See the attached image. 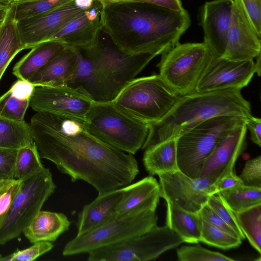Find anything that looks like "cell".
<instances>
[{
    "label": "cell",
    "instance_id": "1",
    "mask_svg": "<svg viewBox=\"0 0 261 261\" xmlns=\"http://www.w3.org/2000/svg\"><path fill=\"white\" fill-rule=\"evenodd\" d=\"M29 124L40 158L53 162L72 182H87L99 195L132 184L139 172L133 154L93 136L84 120L37 112Z\"/></svg>",
    "mask_w": 261,
    "mask_h": 261
},
{
    "label": "cell",
    "instance_id": "2",
    "mask_svg": "<svg viewBox=\"0 0 261 261\" xmlns=\"http://www.w3.org/2000/svg\"><path fill=\"white\" fill-rule=\"evenodd\" d=\"M102 31L120 51L155 56L179 43L191 20L188 11H175L145 2H114L102 6Z\"/></svg>",
    "mask_w": 261,
    "mask_h": 261
},
{
    "label": "cell",
    "instance_id": "3",
    "mask_svg": "<svg viewBox=\"0 0 261 261\" xmlns=\"http://www.w3.org/2000/svg\"><path fill=\"white\" fill-rule=\"evenodd\" d=\"M240 89L228 88L212 91H193L180 96L169 113L151 125L149 137L142 149L176 137L209 119L221 116L248 118L252 116L250 102Z\"/></svg>",
    "mask_w": 261,
    "mask_h": 261
},
{
    "label": "cell",
    "instance_id": "4",
    "mask_svg": "<svg viewBox=\"0 0 261 261\" xmlns=\"http://www.w3.org/2000/svg\"><path fill=\"white\" fill-rule=\"evenodd\" d=\"M88 131L102 142L135 154L146 142L151 125L117 108L112 102H95L87 114Z\"/></svg>",
    "mask_w": 261,
    "mask_h": 261
},
{
    "label": "cell",
    "instance_id": "5",
    "mask_svg": "<svg viewBox=\"0 0 261 261\" xmlns=\"http://www.w3.org/2000/svg\"><path fill=\"white\" fill-rule=\"evenodd\" d=\"M179 96L155 74L131 81L112 102L128 115L152 125L169 113Z\"/></svg>",
    "mask_w": 261,
    "mask_h": 261
},
{
    "label": "cell",
    "instance_id": "6",
    "mask_svg": "<svg viewBox=\"0 0 261 261\" xmlns=\"http://www.w3.org/2000/svg\"><path fill=\"white\" fill-rule=\"evenodd\" d=\"M85 51L95 66L99 102L113 101L121 90L156 57L150 54H125L116 47L111 41L100 40L96 47Z\"/></svg>",
    "mask_w": 261,
    "mask_h": 261
},
{
    "label": "cell",
    "instance_id": "7",
    "mask_svg": "<svg viewBox=\"0 0 261 261\" xmlns=\"http://www.w3.org/2000/svg\"><path fill=\"white\" fill-rule=\"evenodd\" d=\"M247 118L221 116L206 120L177 136L179 170L192 178L199 177L203 164L222 134Z\"/></svg>",
    "mask_w": 261,
    "mask_h": 261
},
{
    "label": "cell",
    "instance_id": "8",
    "mask_svg": "<svg viewBox=\"0 0 261 261\" xmlns=\"http://www.w3.org/2000/svg\"><path fill=\"white\" fill-rule=\"evenodd\" d=\"M56 188L51 173L46 168L21 180L0 228V245L5 244L23 232Z\"/></svg>",
    "mask_w": 261,
    "mask_h": 261
},
{
    "label": "cell",
    "instance_id": "9",
    "mask_svg": "<svg viewBox=\"0 0 261 261\" xmlns=\"http://www.w3.org/2000/svg\"><path fill=\"white\" fill-rule=\"evenodd\" d=\"M184 243L167 225H157L146 232L94 249L89 261H148Z\"/></svg>",
    "mask_w": 261,
    "mask_h": 261
},
{
    "label": "cell",
    "instance_id": "10",
    "mask_svg": "<svg viewBox=\"0 0 261 261\" xmlns=\"http://www.w3.org/2000/svg\"><path fill=\"white\" fill-rule=\"evenodd\" d=\"M161 55L159 74L179 96L195 90L211 56L203 42L178 43Z\"/></svg>",
    "mask_w": 261,
    "mask_h": 261
},
{
    "label": "cell",
    "instance_id": "11",
    "mask_svg": "<svg viewBox=\"0 0 261 261\" xmlns=\"http://www.w3.org/2000/svg\"><path fill=\"white\" fill-rule=\"evenodd\" d=\"M155 211L115 218L68 242L63 255L70 256L88 253L96 248L111 245L130 237L144 233L157 225Z\"/></svg>",
    "mask_w": 261,
    "mask_h": 261
},
{
    "label": "cell",
    "instance_id": "12",
    "mask_svg": "<svg viewBox=\"0 0 261 261\" xmlns=\"http://www.w3.org/2000/svg\"><path fill=\"white\" fill-rule=\"evenodd\" d=\"M94 102L82 90L67 85L36 86L30 100V106L36 112L85 120Z\"/></svg>",
    "mask_w": 261,
    "mask_h": 261
},
{
    "label": "cell",
    "instance_id": "13",
    "mask_svg": "<svg viewBox=\"0 0 261 261\" xmlns=\"http://www.w3.org/2000/svg\"><path fill=\"white\" fill-rule=\"evenodd\" d=\"M158 175L160 197L187 211L198 213L212 195L214 184L207 178H192L180 170Z\"/></svg>",
    "mask_w": 261,
    "mask_h": 261
},
{
    "label": "cell",
    "instance_id": "14",
    "mask_svg": "<svg viewBox=\"0 0 261 261\" xmlns=\"http://www.w3.org/2000/svg\"><path fill=\"white\" fill-rule=\"evenodd\" d=\"M256 73L253 60L233 61L211 55L194 91L202 92L246 87Z\"/></svg>",
    "mask_w": 261,
    "mask_h": 261
},
{
    "label": "cell",
    "instance_id": "15",
    "mask_svg": "<svg viewBox=\"0 0 261 261\" xmlns=\"http://www.w3.org/2000/svg\"><path fill=\"white\" fill-rule=\"evenodd\" d=\"M84 10L73 0L48 12L17 22L24 49L49 41Z\"/></svg>",
    "mask_w": 261,
    "mask_h": 261
},
{
    "label": "cell",
    "instance_id": "16",
    "mask_svg": "<svg viewBox=\"0 0 261 261\" xmlns=\"http://www.w3.org/2000/svg\"><path fill=\"white\" fill-rule=\"evenodd\" d=\"M247 129L244 121L226 130L204 161L199 177L207 178L214 184L233 170L237 159L246 146Z\"/></svg>",
    "mask_w": 261,
    "mask_h": 261
},
{
    "label": "cell",
    "instance_id": "17",
    "mask_svg": "<svg viewBox=\"0 0 261 261\" xmlns=\"http://www.w3.org/2000/svg\"><path fill=\"white\" fill-rule=\"evenodd\" d=\"M261 55V35L238 0H233L232 16L223 58L233 61L251 60Z\"/></svg>",
    "mask_w": 261,
    "mask_h": 261
},
{
    "label": "cell",
    "instance_id": "18",
    "mask_svg": "<svg viewBox=\"0 0 261 261\" xmlns=\"http://www.w3.org/2000/svg\"><path fill=\"white\" fill-rule=\"evenodd\" d=\"M233 0L206 2L199 9L198 20L203 32V43L211 55L222 57L225 51Z\"/></svg>",
    "mask_w": 261,
    "mask_h": 261
},
{
    "label": "cell",
    "instance_id": "19",
    "mask_svg": "<svg viewBox=\"0 0 261 261\" xmlns=\"http://www.w3.org/2000/svg\"><path fill=\"white\" fill-rule=\"evenodd\" d=\"M101 8L99 1L95 0L92 6L83 10L49 40L83 51L95 48L100 40Z\"/></svg>",
    "mask_w": 261,
    "mask_h": 261
},
{
    "label": "cell",
    "instance_id": "20",
    "mask_svg": "<svg viewBox=\"0 0 261 261\" xmlns=\"http://www.w3.org/2000/svg\"><path fill=\"white\" fill-rule=\"evenodd\" d=\"M124 194L116 210V218L155 211L159 202V183L152 176L123 187Z\"/></svg>",
    "mask_w": 261,
    "mask_h": 261
},
{
    "label": "cell",
    "instance_id": "21",
    "mask_svg": "<svg viewBox=\"0 0 261 261\" xmlns=\"http://www.w3.org/2000/svg\"><path fill=\"white\" fill-rule=\"evenodd\" d=\"M124 194L123 187L98 196L78 214L77 235L86 233L116 217V210Z\"/></svg>",
    "mask_w": 261,
    "mask_h": 261
},
{
    "label": "cell",
    "instance_id": "22",
    "mask_svg": "<svg viewBox=\"0 0 261 261\" xmlns=\"http://www.w3.org/2000/svg\"><path fill=\"white\" fill-rule=\"evenodd\" d=\"M77 65L76 48L66 46L28 81L35 86L67 85L73 77Z\"/></svg>",
    "mask_w": 261,
    "mask_h": 261
},
{
    "label": "cell",
    "instance_id": "23",
    "mask_svg": "<svg viewBox=\"0 0 261 261\" xmlns=\"http://www.w3.org/2000/svg\"><path fill=\"white\" fill-rule=\"evenodd\" d=\"M70 222L61 213L40 211L23 231L29 241L54 242L69 229Z\"/></svg>",
    "mask_w": 261,
    "mask_h": 261
},
{
    "label": "cell",
    "instance_id": "24",
    "mask_svg": "<svg viewBox=\"0 0 261 261\" xmlns=\"http://www.w3.org/2000/svg\"><path fill=\"white\" fill-rule=\"evenodd\" d=\"M66 46L59 42L53 40L37 44L16 63L12 70L13 74L18 80L28 81Z\"/></svg>",
    "mask_w": 261,
    "mask_h": 261
},
{
    "label": "cell",
    "instance_id": "25",
    "mask_svg": "<svg viewBox=\"0 0 261 261\" xmlns=\"http://www.w3.org/2000/svg\"><path fill=\"white\" fill-rule=\"evenodd\" d=\"M177 137L151 145L145 149L143 163L151 176L179 170L177 162Z\"/></svg>",
    "mask_w": 261,
    "mask_h": 261
},
{
    "label": "cell",
    "instance_id": "26",
    "mask_svg": "<svg viewBox=\"0 0 261 261\" xmlns=\"http://www.w3.org/2000/svg\"><path fill=\"white\" fill-rule=\"evenodd\" d=\"M166 201V225L184 241L196 244L200 242L201 218L198 213L185 210L169 201Z\"/></svg>",
    "mask_w": 261,
    "mask_h": 261
},
{
    "label": "cell",
    "instance_id": "27",
    "mask_svg": "<svg viewBox=\"0 0 261 261\" xmlns=\"http://www.w3.org/2000/svg\"><path fill=\"white\" fill-rule=\"evenodd\" d=\"M23 49H24L11 5L0 28V80L11 61Z\"/></svg>",
    "mask_w": 261,
    "mask_h": 261
},
{
    "label": "cell",
    "instance_id": "28",
    "mask_svg": "<svg viewBox=\"0 0 261 261\" xmlns=\"http://www.w3.org/2000/svg\"><path fill=\"white\" fill-rule=\"evenodd\" d=\"M30 124L0 117V148L17 149L33 143Z\"/></svg>",
    "mask_w": 261,
    "mask_h": 261
},
{
    "label": "cell",
    "instance_id": "29",
    "mask_svg": "<svg viewBox=\"0 0 261 261\" xmlns=\"http://www.w3.org/2000/svg\"><path fill=\"white\" fill-rule=\"evenodd\" d=\"M217 194L234 213L261 203V188L256 187L243 185Z\"/></svg>",
    "mask_w": 261,
    "mask_h": 261
},
{
    "label": "cell",
    "instance_id": "30",
    "mask_svg": "<svg viewBox=\"0 0 261 261\" xmlns=\"http://www.w3.org/2000/svg\"><path fill=\"white\" fill-rule=\"evenodd\" d=\"M239 225L251 245L261 253V203L234 213Z\"/></svg>",
    "mask_w": 261,
    "mask_h": 261
},
{
    "label": "cell",
    "instance_id": "31",
    "mask_svg": "<svg viewBox=\"0 0 261 261\" xmlns=\"http://www.w3.org/2000/svg\"><path fill=\"white\" fill-rule=\"evenodd\" d=\"M35 143L18 149L15 164V178L22 180L42 170V165Z\"/></svg>",
    "mask_w": 261,
    "mask_h": 261
},
{
    "label": "cell",
    "instance_id": "32",
    "mask_svg": "<svg viewBox=\"0 0 261 261\" xmlns=\"http://www.w3.org/2000/svg\"><path fill=\"white\" fill-rule=\"evenodd\" d=\"M73 0H27L12 4L16 22L45 13L68 4Z\"/></svg>",
    "mask_w": 261,
    "mask_h": 261
},
{
    "label": "cell",
    "instance_id": "33",
    "mask_svg": "<svg viewBox=\"0 0 261 261\" xmlns=\"http://www.w3.org/2000/svg\"><path fill=\"white\" fill-rule=\"evenodd\" d=\"M200 241L224 250L238 247L242 243L240 238L212 225L201 218Z\"/></svg>",
    "mask_w": 261,
    "mask_h": 261
},
{
    "label": "cell",
    "instance_id": "34",
    "mask_svg": "<svg viewBox=\"0 0 261 261\" xmlns=\"http://www.w3.org/2000/svg\"><path fill=\"white\" fill-rule=\"evenodd\" d=\"M30 100L16 97L9 90L0 96V117L16 121H24Z\"/></svg>",
    "mask_w": 261,
    "mask_h": 261
},
{
    "label": "cell",
    "instance_id": "35",
    "mask_svg": "<svg viewBox=\"0 0 261 261\" xmlns=\"http://www.w3.org/2000/svg\"><path fill=\"white\" fill-rule=\"evenodd\" d=\"M179 261H233L236 259L218 252L202 247L200 245L182 246L176 251Z\"/></svg>",
    "mask_w": 261,
    "mask_h": 261
},
{
    "label": "cell",
    "instance_id": "36",
    "mask_svg": "<svg viewBox=\"0 0 261 261\" xmlns=\"http://www.w3.org/2000/svg\"><path fill=\"white\" fill-rule=\"evenodd\" d=\"M54 245L50 242L41 241L34 243L31 247L19 250L5 256L0 255V261H31L49 251Z\"/></svg>",
    "mask_w": 261,
    "mask_h": 261
},
{
    "label": "cell",
    "instance_id": "37",
    "mask_svg": "<svg viewBox=\"0 0 261 261\" xmlns=\"http://www.w3.org/2000/svg\"><path fill=\"white\" fill-rule=\"evenodd\" d=\"M207 203L216 213L237 233L238 237L242 240L245 238L243 233L234 213L226 205L222 199L217 194L208 197Z\"/></svg>",
    "mask_w": 261,
    "mask_h": 261
},
{
    "label": "cell",
    "instance_id": "38",
    "mask_svg": "<svg viewBox=\"0 0 261 261\" xmlns=\"http://www.w3.org/2000/svg\"><path fill=\"white\" fill-rule=\"evenodd\" d=\"M21 180L14 178L5 181L0 187V228L18 191Z\"/></svg>",
    "mask_w": 261,
    "mask_h": 261
},
{
    "label": "cell",
    "instance_id": "39",
    "mask_svg": "<svg viewBox=\"0 0 261 261\" xmlns=\"http://www.w3.org/2000/svg\"><path fill=\"white\" fill-rule=\"evenodd\" d=\"M239 177L245 186L261 188V156L247 161Z\"/></svg>",
    "mask_w": 261,
    "mask_h": 261
},
{
    "label": "cell",
    "instance_id": "40",
    "mask_svg": "<svg viewBox=\"0 0 261 261\" xmlns=\"http://www.w3.org/2000/svg\"><path fill=\"white\" fill-rule=\"evenodd\" d=\"M18 149L0 148V181L15 178V164Z\"/></svg>",
    "mask_w": 261,
    "mask_h": 261
},
{
    "label": "cell",
    "instance_id": "41",
    "mask_svg": "<svg viewBox=\"0 0 261 261\" xmlns=\"http://www.w3.org/2000/svg\"><path fill=\"white\" fill-rule=\"evenodd\" d=\"M198 213L202 219L212 225L234 236L239 237L236 231L229 226L207 202L202 206Z\"/></svg>",
    "mask_w": 261,
    "mask_h": 261
},
{
    "label": "cell",
    "instance_id": "42",
    "mask_svg": "<svg viewBox=\"0 0 261 261\" xmlns=\"http://www.w3.org/2000/svg\"><path fill=\"white\" fill-rule=\"evenodd\" d=\"M257 32L261 35V0H238Z\"/></svg>",
    "mask_w": 261,
    "mask_h": 261
},
{
    "label": "cell",
    "instance_id": "43",
    "mask_svg": "<svg viewBox=\"0 0 261 261\" xmlns=\"http://www.w3.org/2000/svg\"><path fill=\"white\" fill-rule=\"evenodd\" d=\"M244 185L240 177L237 176L234 170L220 177L212 186V195L220 192L233 190Z\"/></svg>",
    "mask_w": 261,
    "mask_h": 261
},
{
    "label": "cell",
    "instance_id": "44",
    "mask_svg": "<svg viewBox=\"0 0 261 261\" xmlns=\"http://www.w3.org/2000/svg\"><path fill=\"white\" fill-rule=\"evenodd\" d=\"M35 86L29 81L18 80L11 86L9 90L16 97L30 100Z\"/></svg>",
    "mask_w": 261,
    "mask_h": 261
},
{
    "label": "cell",
    "instance_id": "45",
    "mask_svg": "<svg viewBox=\"0 0 261 261\" xmlns=\"http://www.w3.org/2000/svg\"><path fill=\"white\" fill-rule=\"evenodd\" d=\"M245 123L250 133L251 141L259 147L261 146V119L252 115L245 119Z\"/></svg>",
    "mask_w": 261,
    "mask_h": 261
},
{
    "label": "cell",
    "instance_id": "46",
    "mask_svg": "<svg viewBox=\"0 0 261 261\" xmlns=\"http://www.w3.org/2000/svg\"><path fill=\"white\" fill-rule=\"evenodd\" d=\"M144 1L175 11L180 10L184 8L181 0H144Z\"/></svg>",
    "mask_w": 261,
    "mask_h": 261
},
{
    "label": "cell",
    "instance_id": "47",
    "mask_svg": "<svg viewBox=\"0 0 261 261\" xmlns=\"http://www.w3.org/2000/svg\"><path fill=\"white\" fill-rule=\"evenodd\" d=\"M11 5L7 7H0V28L5 21Z\"/></svg>",
    "mask_w": 261,
    "mask_h": 261
},
{
    "label": "cell",
    "instance_id": "48",
    "mask_svg": "<svg viewBox=\"0 0 261 261\" xmlns=\"http://www.w3.org/2000/svg\"><path fill=\"white\" fill-rule=\"evenodd\" d=\"M102 6L114 2H144V0H99Z\"/></svg>",
    "mask_w": 261,
    "mask_h": 261
},
{
    "label": "cell",
    "instance_id": "49",
    "mask_svg": "<svg viewBox=\"0 0 261 261\" xmlns=\"http://www.w3.org/2000/svg\"><path fill=\"white\" fill-rule=\"evenodd\" d=\"M260 63H261V55H258L256 58V62H255L256 73L258 76L260 74Z\"/></svg>",
    "mask_w": 261,
    "mask_h": 261
},
{
    "label": "cell",
    "instance_id": "50",
    "mask_svg": "<svg viewBox=\"0 0 261 261\" xmlns=\"http://www.w3.org/2000/svg\"><path fill=\"white\" fill-rule=\"evenodd\" d=\"M0 2L12 4L15 2V0H0Z\"/></svg>",
    "mask_w": 261,
    "mask_h": 261
},
{
    "label": "cell",
    "instance_id": "51",
    "mask_svg": "<svg viewBox=\"0 0 261 261\" xmlns=\"http://www.w3.org/2000/svg\"><path fill=\"white\" fill-rule=\"evenodd\" d=\"M27 1V0H15V2H19V1Z\"/></svg>",
    "mask_w": 261,
    "mask_h": 261
},
{
    "label": "cell",
    "instance_id": "52",
    "mask_svg": "<svg viewBox=\"0 0 261 261\" xmlns=\"http://www.w3.org/2000/svg\"><path fill=\"white\" fill-rule=\"evenodd\" d=\"M5 181H0V187L2 186V185L3 184V182H4Z\"/></svg>",
    "mask_w": 261,
    "mask_h": 261
}]
</instances>
